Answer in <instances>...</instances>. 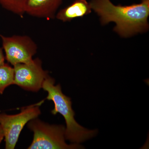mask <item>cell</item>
Here are the masks:
<instances>
[{
    "label": "cell",
    "instance_id": "1",
    "mask_svg": "<svg viewBox=\"0 0 149 149\" xmlns=\"http://www.w3.org/2000/svg\"><path fill=\"white\" fill-rule=\"evenodd\" d=\"M90 3L101 24L115 22L114 31L121 37H131L149 29V0L129 6L115 5L110 0H91Z\"/></svg>",
    "mask_w": 149,
    "mask_h": 149
},
{
    "label": "cell",
    "instance_id": "11",
    "mask_svg": "<svg viewBox=\"0 0 149 149\" xmlns=\"http://www.w3.org/2000/svg\"><path fill=\"white\" fill-rule=\"evenodd\" d=\"M5 56L3 52V48L0 47V65L5 63Z\"/></svg>",
    "mask_w": 149,
    "mask_h": 149
},
{
    "label": "cell",
    "instance_id": "12",
    "mask_svg": "<svg viewBox=\"0 0 149 149\" xmlns=\"http://www.w3.org/2000/svg\"><path fill=\"white\" fill-rule=\"evenodd\" d=\"M4 138V137L3 132L2 128L0 125V145Z\"/></svg>",
    "mask_w": 149,
    "mask_h": 149
},
{
    "label": "cell",
    "instance_id": "4",
    "mask_svg": "<svg viewBox=\"0 0 149 149\" xmlns=\"http://www.w3.org/2000/svg\"><path fill=\"white\" fill-rule=\"evenodd\" d=\"M45 100L24 107L17 114L0 113V125L2 128L6 149H14L24 125L30 120L37 118L41 113L40 107Z\"/></svg>",
    "mask_w": 149,
    "mask_h": 149
},
{
    "label": "cell",
    "instance_id": "5",
    "mask_svg": "<svg viewBox=\"0 0 149 149\" xmlns=\"http://www.w3.org/2000/svg\"><path fill=\"white\" fill-rule=\"evenodd\" d=\"M5 58L14 65L26 63L33 60L37 53V45L32 38L27 35H13L6 37L0 34Z\"/></svg>",
    "mask_w": 149,
    "mask_h": 149
},
{
    "label": "cell",
    "instance_id": "9",
    "mask_svg": "<svg viewBox=\"0 0 149 149\" xmlns=\"http://www.w3.org/2000/svg\"><path fill=\"white\" fill-rule=\"evenodd\" d=\"M14 70L13 67L3 63L0 65V94L3 93L6 88L14 85Z\"/></svg>",
    "mask_w": 149,
    "mask_h": 149
},
{
    "label": "cell",
    "instance_id": "8",
    "mask_svg": "<svg viewBox=\"0 0 149 149\" xmlns=\"http://www.w3.org/2000/svg\"><path fill=\"white\" fill-rule=\"evenodd\" d=\"M92 10L90 2L87 0H75L69 6L59 11L55 17L63 22H70L74 19L88 15Z\"/></svg>",
    "mask_w": 149,
    "mask_h": 149
},
{
    "label": "cell",
    "instance_id": "7",
    "mask_svg": "<svg viewBox=\"0 0 149 149\" xmlns=\"http://www.w3.org/2000/svg\"><path fill=\"white\" fill-rule=\"evenodd\" d=\"M63 0H29L25 13L47 20L55 18L57 10Z\"/></svg>",
    "mask_w": 149,
    "mask_h": 149
},
{
    "label": "cell",
    "instance_id": "3",
    "mask_svg": "<svg viewBox=\"0 0 149 149\" xmlns=\"http://www.w3.org/2000/svg\"><path fill=\"white\" fill-rule=\"evenodd\" d=\"M27 126L33 132V141L28 149H83L80 144H67L65 127L51 125L36 118L30 120Z\"/></svg>",
    "mask_w": 149,
    "mask_h": 149
},
{
    "label": "cell",
    "instance_id": "6",
    "mask_svg": "<svg viewBox=\"0 0 149 149\" xmlns=\"http://www.w3.org/2000/svg\"><path fill=\"white\" fill-rule=\"evenodd\" d=\"M14 85L29 91L37 92L42 88L43 82L49 76L48 72L43 69L40 58L33 59L26 63H19L13 66Z\"/></svg>",
    "mask_w": 149,
    "mask_h": 149
},
{
    "label": "cell",
    "instance_id": "10",
    "mask_svg": "<svg viewBox=\"0 0 149 149\" xmlns=\"http://www.w3.org/2000/svg\"><path fill=\"white\" fill-rule=\"evenodd\" d=\"M29 0H0V5L6 10L23 17Z\"/></svg>",
    "mask_w": 149,
    "mask_h": 149
},
{
    "label": "cell",
    "instance_id": "2",
    "mask_svg": "<svg viewBox=\"0 0 149 149\" xmlns=\"http://www.w3.org/2000/svg\"><path fill=\"white\" fill-rule=\"evenodd\" d=\"M55 81L49 75L43 82L42 88L48 93L47 99L53 102L54 108L51 111L53 115L60 113L66 123L65 137L72 143L80 144L93 138L97 134V130H88L77 123L74 119L71 99L65 95L60 84L55 85Z\"/></svg>",
    "mask_w": 149,
    "mask_h": 149
}]
</instances>
